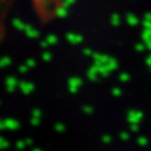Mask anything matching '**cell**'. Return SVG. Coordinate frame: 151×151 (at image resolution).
I'll list each match as a JSON object with an SVG mask.
<instances>
[]
</instances>
